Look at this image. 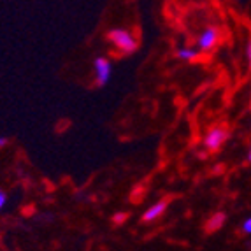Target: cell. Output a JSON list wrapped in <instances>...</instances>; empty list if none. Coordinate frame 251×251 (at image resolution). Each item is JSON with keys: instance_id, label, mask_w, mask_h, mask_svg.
Masks as SVG:
<instances>
[{"instance_id": "6da1fadb", "label": "cell", "mask_w": 251, "mask_h": 251, "mask_svg": "<svg viewBox=\"0 0 251 251\" xmlns=\"http://www.w3.org/2000/svg\"><path fill=\"white\" fill-rule=\"evenodd\" d=\"M107 41L113 44V48L116 51H120L122 54H130L137 50L139 42L130 30L126 28H113L107 32Z\"/></svg>"}, {"instance_id": "7a4b0ae2", "label": "cell", "mask_w": 251, "mask_h": 251, "mask_svg": "<svg viewBox=\"0 0 251 251\" xmlns=\"http://www.w3.org/2000/svg\"><path fill=\"white\" fill-rule=\"evenodd\" d=\"M220 41V30L216 26H205L197 37V50L201 53H211Z\"/></svg>"}, {"instance_id": "3957f363", "label": "cell", "mask_w": 251, "mask_h": 251, "mask_svg": "<svg viewBox=\"0 0 251 251\" xmlns=\"http://www.w3.org/2000/svg\"><path fill=\"white\" fill-rule=\"evenodd\" d=\"M226 139H228V130L226 126H214L211 128L204 137V146L205 150L209 151H216L226 143Z\"/></svg>"}, {"instance_id": "277c9868", "label": "cell", "mask_w": 251, "mask_h": 251, "mask_svg": "<svg viewBox=\"0 0 251 251\" xmlns=\"http://www.w3.org/2000/svg\"><path fill=\"white\" fill-rule=\"evenodd\" d=\"M93 69H95V81L99 86H104L111 79V74H113V63L111 60L105 58V56H97L95 62H93Z\"/></svg>"}, {"instance_id": "5b68a950", "label": "cell", "mask_w": 251, "mask_h": 251, "mask_svg": "<svg viewBox=\"0 0 251 251\" xmlns=\"http://www.w3.org/2000/svg\"><path fill=\"white\" fill-rule=\"evenodd\" d=\"M167 201H158L155 204L151 205L150 209H146V213L143 214V220L146 223H151V222H156L158 218H162V214H165L167 211Z\"/></svg>"}, {"instance_id": "8992f818", "label": "cell", "mask_w": 251, "mask_h": 251, "mask_svg": "<svg viewBox=\"0 0 251 251\" xmlns=\"http://www.w3.org/2000/svg\"><path fill=\"white\" fill-rule=\"evenodd\" d=\"M225 222H226L225 213H214L213 216L205 222V232H207V234H214V232H218L220 228H223Z\"/></svg>"}, {"instance_id": "52a82bcc", "label": "cell", "mask_w": 251, "mask_h": 251, "mask_svg": "<svg viewBox=\"0 0 251 251\" xmlns=\"http://www.w3.org/2000/svg\"><path fill=\"white\" fill-rule=\"evenodd\" d=\"M177 58L181 60V62H195V60H199V56H201V51L197 50V48H192V46H183L179 48V50L176 51Z\"/></svg>"}, {"instance_id": "ba28073f", "label": "cell", "mask_w": 251, "mask_h": 251, "mask_svg": "<svg viewBox=\"0 0 251 251\" xmlns=\"http://www.w3.org/2000/svg\"><path fill=\"white\" fill-rule=\"evenodd\" d=\"M241 230H243V234L251 235V218H246V220H244L243 225H241Z\"/></svg>"}, {"instance_id": "9c48e42d", "label": "cell", "mask_w": 251, "mask_h": 251, "mask_svg": "<svg viewBox=\"0 0 251 251\" xmlns=\"http://www.w3.org/2000/svg\"><path fill=\"white\" fill-rule=\"evenodd\" d=\"M246 60H248V69L251 72V37L248 39V46H246Z\"/></svg>"}, {"instance_id": "30bf717a", "label": "cell", "mask_w": 251, "mask_h": 251, "mask_svg": "<svg viewBox=\"0 0 251 251\" xmlns=\"http://www.w3.org/2000/svg\"><path fill=\"white\" fill-rule=\"evenodd\" d=\"M126 218H128V214L126 213H118L116 216L113 218V222L114 223H123V222H126Z\"/></svg>"}, {"instance_id": "8fae6325", "label": "cell", "mask_w": 251, "mask_h": 251, "mask_svg": "<svg viewBox=\"0 0 251 251\" xmlns=\"http://www.w3.org/2000/svg\"><path fill=\"white\" fill-rule=\"evenodd\" d=\"M5 204H7V195H5V192H2V190H0V211L4 209Z\"/></svg>"}, {"instance_id": "7c38bea8", "label": "cell", "mask_w": 251, "mask_h": 251, "mask_svg": "<svg viewBox=\"0 0 251 251\" xmlns=\"http://www.w3.org/2000/svg\"><path fill=\"white\" fill-rule=\"evenodd\" d=\"M7 144V137H0V148H4Z\"/></svg>"}, {"instance_id": "4fadbf2b", "label": "cell", "mask_w": 251, "mask_h": 251, "mask_svg": "<svg viewBox=\"0 0 251 251\" xmlns=\"http://www.w3.org/2000/svg\"><path fill=\"white\" fill-rule=\"evenodd\" d=\"M248 160L251 162V146H250V151H248Z\"/></svg>"}]
</instances>
